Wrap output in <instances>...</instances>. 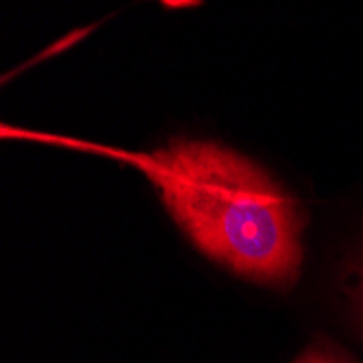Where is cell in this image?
Wrapping results in <instances>:
<instances>
[{
	"label": "cell",
	"instance_id": "obj_1",
	"mask_svg": "<svg viewBox=\"0 0 363 363\" xmlns=\"http://www.w3.org/2000/svg\"><path fill=\"white\" fill-rule=\"evenodd\" d=\"M196 248L240 277L289 285L301 270L303 218L259 166L211 142H172L135 157Z\"/></svg>",
	"mask_w": 363,
	"mask_h": 363
},
{
	"label": "cell",
	"instance_id": "obj_2",
	"mask_svg": "<svg viewBox=\"0 0 363 363\" xmlns=\"http://www.w3.org/2000/svg\"><path fill=\"white\" fill-rule=\"evenodd\" d=\"M298 363H346V361L328 350H311L305 357H301Z\"/></svg>",
	"mask_w": 363,
	"mask_h": 363
},
{
	"label": "cell",
	"instance_id": "obj_3",
	"mask_svg": "<svg viewBox=\"0 0 363 363\" xmlns=\"http://www.w3.org/2000/svg\"><path fill=\"white\" fill-rule=\"evenodd\" d=\"M354 301H357V307H359L361 318H363V266H361L359 277H357V283H354Z\"/></svg>",
	"mask_w": 363,
	"mask_h": 363
}]
</instances>
